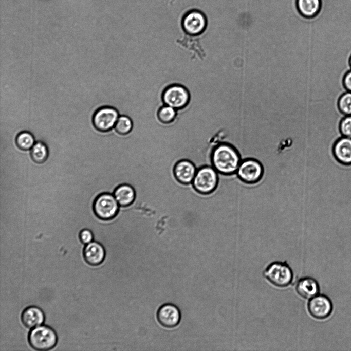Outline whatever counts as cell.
I'll return each instance as SVG.
<instances>
[{
  "instance_id": "1",
  "label": "cell",
  "mask_w": 351,
  "mask_h": 351,
  "mask_svg": "<svg viewBox=\"0 0 351 351\" xmlns=\"http://www.w3.org/2000/svg\"><path fill=\"white\" fill-rule=\"evenodd\" d=\"M211 160L212 167L225 176L236 173L242 161L238 150L225 142H220L213 147Z\"/></svg>"
},
{
  "instance_id": "2",
  "label": "cell",
  "mask_w": 351,
  "mask_h": 351,
  "mask_svg": "<svg viewBox=\"0 0 351 351\" xmlns=\"http://www.w3.org/2000/svg\"><path fill=\"white\" fill-rule=\"evenodd\" d=\"M263 275L270 284L279 288L288 287L294 279L292 269L286 261L270 263L264 270Z\"/></svg>"
},
{
  "instance_id": "3",
  "label": "cell",
  "mask_w": 351,
  "mask_h": 351,
  "mask_svg": "<svg viewBox=\"0 0 351 351\" xmlns=\"http://www.w3.org/2000/svg\"><path fill=\"white\" fill-rule=\"evenodd\" d=\"M219 183L218 173L212 165H204L197 169L192 181L195 189L202 194L214 192Z\"/></svg>"
},
{
  "instance_id": "4",
  "label": "cell",
  "mask_w": 351,
  "mask_h": 351,
  "mask_svg": "<svg viewBox=\"0 0 351 351\" xmlns=\"http://www.w3.org/2000/svg\"><path fill=\"white\" fill-rule=\"evenodd\" d=\"M28 341L30 345L35 350H47L56 345L57 336L52 328L40 325L30 331Z\"/></svg>"
},
{
  "instance_id": "5",
  "label": "cell",
  "mask_w": 351,
  "mask_h": 351,
  "mask_svg": "<svg viewBox=\"0 0 351 351\" xmlns=\"http://www.w3.org/2000/svg\"><path fill=\"white\" fill-rule=\"evenodd\" d=\"M161 98L163 104L178 110L184 108L189 104L190 94L184 86L174 83L163 89Z\"/></svg>"
},
{
  "instance_id": "6",
  "label": "cell",
  "mask_w": 351,
  "mask_h": 351,
  "mask_svg": "<svg viewBox=\"0 0 351 351\" xmlns=\"http://www.w3.org/2000/svg\"><path fill=\"white\" fill-rule=\"evenodd\" d=\"M120 205L113 194L104 192L96 197L93 204L94 211L100 219L109 220L118 213Z\"/></svg>"
},
{
  "instance_id": "7",
  "label": "cell",
  "mask_w": 351,
  "mask_h": 351,
  "mask_svg": "<svg viewBox=\"0 0 351 351\" xmlns=\"http://www.w3.org/2000/svg\"><path fill=\"white\" fill-rule=\"evenodd\" d=\"M241 181L248 184L258 182L264 175V168L257 160L248 158L242 160L236 172Z\"/></svg>"
},
{
  "instance_id": "8",
  "label": "cell",
  "mask_w": 351,
  "mask_h": 351,
  "mask_svg": "<svg viewBox=\"0 0 351 351\" xmlns=\"http://www.w3.org/2000/svg\"><path fill=\"white\" fill-rule=\"evenodd\" d=\"M119 116V112L115 107L110 106L100 107L93 115V126L100 132H109L114 128Z\"/></svg>"
},
{
  "instance_id": "9",
  "label": "cell",
  "mask_w": 351,
  "mask_h": 351,
  "mask_svg": "<svg viewBox=\"0 0 351 351\" xmlns=\"http://www.w3.org/2000/svg\"><path fill=\"white\" fill-rule=\"evenodd\" d=\"M207 20L201 11L193 9L187 12L181 21V26L186 34L198 36L202 34L207 27Z\"/></svg>"
},
{
  "instance_id": "10",
  "label": "cell",
  "mask_w": 351,
  "mask_h": 351,
  "mask_svg": "<svg viewBox=\"0 0 351 351\" xmlns=\"http://www.w3.org/2000/svg\"><path fill=\"white\" fill-rule=\"evenodd\" d=\"M307 309L312 318L318 320H323L331 314L332 304L328 297L324 294H318L308 300Z\"/></svg>"
},
{
  "instance_id": "11",
  "label": "cell",
  "mask_w": 351,
  "mask_h": 351,
  "mask_svg": "<svg viewBox=\"0 0 351 351\" xmlns=\"http://www.w3.org/2000/svg\"><path fill=\"white\" fill-rule=\"evenodd\" d=\"M157 318L159 323L163 327L173 328L179 323L181 313L178 308L175 305L167 303L162 305L158 310Z\"/></svg>"
},
{
  "instance_id": "12",
  "label": "cell",
  "mask_w": 351,
  "mask_h": 351,
  "mask_svg": "<svg viewBox=\"0 0 351 351\" xmlns=\"http://www.w3.org/2000/svg\"><path fill=\"white\" fill-rule=\"evenodd\" d=\"M332 152L335 159L343 165H351V138L342 136L333 143Z\"/></svg>"
},
{
  "instance_id": "13",
  "label": "cell",
  "mask_w": 351,
  "mask_h": 351,
  "mask_svg": "<svg viewBox=\"0 0 351 351\" xmlns=\"http://www.w3.org/2000/svg\"><path fill=\"white\" fill-rule=\"evenodd\" d=\"M197 168L193 162L189 160L182 159L175 165L174 173L176 178L183 184L192 182Z\"/></svg>"
},
{
  "instance_id": "14",
  "label": "cell",
  "mask_w": 351,
  "mask_h": 351,
  "mask_svg": "<svg viewBox=\"0 0 351 351\" xmlns=\"http://www.w3.org/2000/svg\"><path fill=\"white\" fill-rule=\"evenodd\" d=\"M295 290L299 297L309 300L319 294L320 286L318 281L313 278L304 276L297 281Z\"/></svg>"
},
{
  "instance_id": "15",
  "label": "cell",
  "mask_w": 351,
  "mask_h": 351,
  "mask_svg": "<svg viewBox=\"0 0 351 351\" xmlns=\"http://www.w3.org/2000/svg\"><path fill=\"white\" fill-rule=\"evenodd\" d=\"M83 257L90 265L97 266L104 260L105 251L103 245L97 241L87 244L83 249Z\"/></svg>"
},
{
  "instance_id": "16",
  "label": "cell",
  "mask_w": 351,
  "mask_h": 351,
  "mask_svg": "<svg viewBox=\"0 0 351 351\" xmlns=\"http://www.w3.org/2000/svg\"><path fill=\"white\" fill-rule=\"evenodd\" d=\"M43 311L36 306H29L25 308L21 316V320L25 326L28 328H34L40 326L44 321Z\"/></svg>"
},
{
  "instance_id": "17",
  "label": "cell",
  "mask_w": 351,
  "mask_h": 351,
  "mask_svg": "<svg viewBox=\"0 0 351 351\" xmlns=\"http://www.w3.org/2000/svg\"><path fill=\"white\" fill-rule=\"evenodd\" d=\"M296 7L299 14L306 19L315 17L321 8V0H296Z\"/></svg>"
},
{
  "instance_id": "18",
  "label": "cell",
  "mask_w": 351,
  "mask_h": 351,
  "mask_svg": "<svg viewBox=\"0 0 351 351\" xmlns=\"http://www.w3.org/2000/svg\"><path fill=\"white\" fill-rule=\"evenodd\" d=\"M113 195L121 207H126L132 204L136 196L134 188L127 183L121 184L117 187Z\"/></svg>"
},
{
  "instance_id": "19",
  "label": "cell",
  "mask_w": 351,
  "mask_h": 351,
  "mask_svg": "<svg viewBox=\"0 0 351 351\" xmlns=\"http://www.w3.org/2000/svg\"><path fill=\"white\" fill-rule=\"evenodd\" d=\"M32 159L36 163H42L46 161L49 156V150L47 144L43 141L36 140L30 150Z\"/></svg>"
},
{
  "instance_id": "20",
  "label": "cell",
  "mask_w": 351,
  "mask_h": 351,
  "mask_svg": "<svg viewBox=\"0 0 351 351\" xmlns=\"http://www.w3.org/2000/svg\"><path fill=\"white\" fill-rule=\"evenodd\" d=\"M15 140L17 147L24 151L30 150L36 142L33 134L28 131L18 132L16 135Z\"/></svg>"
},
{
  "instance_id": "21",
  "label": "cell",
  "mask_w": 351,
  "mask_h": 351,
  "mask_svg": "<svg viewBox=\"0 0 351 351\" xmlns=\"http://www.w3.org/2000/svg\"><path fill=\"white\" fill-rule=\"evenodd\" d=\"M177 114L176 109L163 104L160 106L157 112V117L158 120L163 124H169L175 119Z\"/></svg>"
},
{
  "instance_id": "22",
  "label": "cell",
  "mask_w": 351,
  "mask_h": 351,
  "mask_svg": "<svg viewBox=\"0 0 351 351\" xmlns=\"http://www.w3.org/2000/svg\"><path fill=\"white\" fill-rule=\"evenodd\" d=\"M133 127V122L132 119L127 115H120L114 128L118 134L124 135L130 133Z\"/></svg>"
},
{
  "instance_id": "23",
  "label": "cell",
  "mask_w": 351,
  "mask_h": 351,
  "mask_svg": "<svg viewBox=\"0 0 351 351\" xmlns=\"http://www.w3.org/2000/svg\"><path fill=\"white\" fill-rule=\"evenodd\" d=\"M340 110L345 115H351V92L347 91L339 98L338 102Z\"/></svg>"
},
{
  "instance_id": "24",
  "label": "cell",
  "mask_w": 351,
  "mask_h": 351,
  "mask_svg": "<svg viewBox=\"0 0 351 351\" xmlns=\"http://www.w3.org/2000/svg\"><path fill=\"white\" fill-rule=\"evenodd\" d=\"M339 129L342 136L351 138V115L345 116L342 119Z\"/></svg>"
},
{
  "instance_id": "25",
  "label": "cell",
  "mask_w": 351,
  "mask_h": 351,
  "mask_svg": "<svg viewBox=\"0 0 351 351\" xmlns=\"http://www.w3.org/2000/svg\"><path fill=\"white\" fill-rule=\"evenodd\" d=\"M79 237L81 243L85 245L90 243L94 239L92 231L86 228L83 229L79 232Z\"/></svg>"
},
{
  "instance_id": "26",
  "label": "cell",
  "mask_w": 351,
  "mask_h": 351,
  "mask_svg": "<svg viewBox=\"0 0 351 351\" xmlns=\"http://www.w3.org/2000/svg\"><path fill=\"white\" fill-rule=\"evenodd\" d=\"M343 82L347 91L351 92V69L345 73Z\"/></svg>"
},
{
  "instance_id": "27",
  "label": "cell",
  "mask_w": 351,
  "mask_h": 351,
  "mask_svg": "<svg viewBox=\"0 0 351 351\" xmlns=\"http://www.w3.org/2000/svg\"><path fill=\"white\" fill-rule=\"evenodd\" d=\"M349 64H350V67H351V56H350V59H349Z\"/></svg>"
},
{
  "instance_id": "28",
  "label": "cell",
  "mask_w": 351,
  "mask_h": 351,
  "mask_svg": "<svg viewBox=\"0 0 351 351\" xmlns=\"http://www.w3.org/2000/svg\"><path fill=\"white\" fill-rule=\"evenodd\" d=\"M184 119H185V118H184ZM186 119H187V118H186ZM189 120H190V119H189ZM193 121H194V120H193ZM195 122H197V121H195ZM198 123H199V122H198ZM204 126H205V125H204ZM208 129H209V128H208ZM214 136H215V135H214ZM215 139H216V138H215Z\"/></svg>"
}]
</instances>
